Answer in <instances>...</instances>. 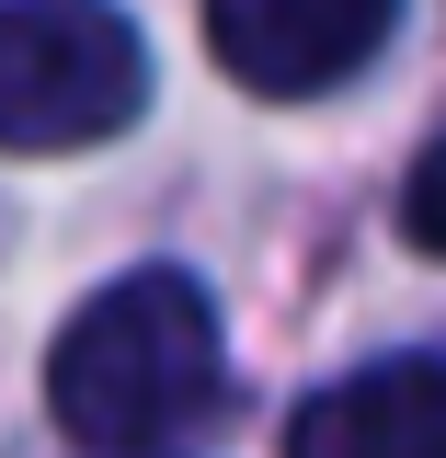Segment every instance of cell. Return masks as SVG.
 I'll return each mask as SVG.
<instances>
[{
  "instance_id": "cell-1",
  "label": "cell",
  "mask_w": 446,
  "mask_h": 458,
  "mask_svg": "<svg viewBox=\"0 0 446 458\" xmlns=\"http://www.w3.org/2000/svg\"><path fill=\"white\" fill-rule=\"evenodd\" d=\"M46 401L80 447H161L183 424H206L229 401V333L206 310V286L149 264V276H114L46 355Z\"/></svg>"
},
{
  "instance_id": "cell-2",
  "label": "cell",
  "mask_w": 446,
  "mask_h": 458,
  "mask_svg": "<svg viewBox=\"0 0 446 458\" xmlns=\"http://www.w3.org/2000/svg\"><path fill=\"white\" fill-rule=\"evenodd\" d=\"M149 104V47L114 0H0V149H92Z\"/></svg>"
},
{
  "instance_id": "cell-3",
  "label": "cell",
  "mask_w": 446,
  "mask_h": 458,
  "mask_svg": "<svg viewBox=\"0 0 446 458\" xmlns=\"http://www.w3.org/2000/svg\"><path fill=\"white\" fill-rule=\"evenodd\" d=\"M400 0H206V47L240 92H275V104H309V92H343L366 57L390 47Z\"/></svg>"
},
{
  "instance_id": "cell-4",
  "label": "cell",
  "mask_w": 446,
  "mask_h": 458,
  "mask_svg": "<svg viewBox=\"0 0 446 458\" xmlns=\"http://www.w3.org/2000/svg\"><path fill=\"white\" fill-rule=\"evenodd\" d=\"M286 458H446V355H390L309 390Z\"/></svg>"
},
{
  "instance_id": "cell-5",
  "label": "cell",
  "mask_w": 446,
  "mask_h": 458,
  "mask_svg": "<svg viewBox=\"0 0 446 458\" xmlns=\"http://www.w3.org/2000/svg\"><path fill=\"white\" fill-rule=\"evenodd\" d=\"M400 229H412V241H424V252L446 264V138L424 149V161H412V183H400Z\"/></svg>"
}]
</instances>
